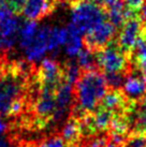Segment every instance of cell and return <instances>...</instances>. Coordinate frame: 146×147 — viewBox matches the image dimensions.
<instances>
[{
    "instance_id": "14",
    "label": "cell",
    "mask_w": 146,
    "mask_h": 147,
    "mask_svg": "<svg viewBox=\"0 0 146 147\" xmlns=\"http://www.w3.org/2000/svg\"><path fill=\"white\" fill-rule=\"evenodd\" d=\"M78 65L81 67L82 71H88V70H95L98 68L97 58H96V52L87 49L84 46V49L78 54L76 59Z\"/></svg>"
},
{
    "instance_id": "5",
    "label": "cell",
    "mask_w": 146,
    "mask_h": 147,
    "mask_svg": "<svg viewBox=\"0 0 146 147\" xmlns=\"http://www.w3.org/2000/svg\"><path fill=\"white\" fill-rule=\"evenodd\" d=\"M23 21L4 2L0 1V52H7L18 42Z\"/></svg>"
},
{
    "instance_id": "7",
    "label": "cell",
    "mask_w": 146,
    "mask_h": 147,
    "mask_svg": "<svg viewBox=\"0 0 146 147\" xmlns=\"http://www.w3.org/2000/svg\"><path fill=\"white\" fill-rule=\"evenodd\" d=\"M117 28L114 26L109 20L102 22L101 24L96 26L93 30L85 34L84 44L85 47L91 49L93 52H98L109 45L113 41Z\"/></svg>"
},
{
    "instance_id": "8",
    "label": "cell",
    "mask_w": 146,
    "mask_h": 147,
    "mask_svg": "<svg viewBox=\"0 0 146 147\" xmlns=\"http://www.w3.org/2000/svg\"><path fill=\"white\" fill-rule=\"evenodd\" d=\"M122 90L130 102L139 103L146 97V75L140 70L130 67Z\"/></svg>"
},
{
    "instance_id": "19",
    "label": "cell",
    "mask_w": 146,
    "mask_h": 147,
    "mask_svg": "<svg viewBox=\"0 0 146 147\" xmlns=\"http://www.w3.org/2000/svg\"><path fill=\"white\" fill-rule=\"evenodd\" d=\"M40 147H68V145L66 144V142L62 140L60 135H56V136H52L49 138L45 141L41 142L39 144Z\"/></svg>"
},
{
    "instance_id": "12",
    "label": "cell",
    "mask_w": 146,
    "mask_h": 147,
    "mask_svg": "<svg viewBox=\"0 0 146 147\" xmlns=\"http://www.w3.org/2000/svg\"><path fill=\"white\" fill-rule=\"evenodd\" d=\"M60 136L68 146L78 145L82 136H83L80 120L75 118L74 116H71L62 127Z\"/></svg>"
},
{
    "instance_id": "25",
    "label": "cell",
    "mask_w": 146,
    "mask_h": 147,
    "mask_svg": "<svg viewBox=\"0 0 146 147\" xmlns=\"http://www.w3.org/2000/svg\"><path fill=\"white\" fill-rule=\"evenodd\" d=\"M68 147H81L80 145H72V146H68Z\"/></svg>"
},
{
    "instance_id": "22",
    "label": "cell",
    "mask_w": 146,
    "mask_h": 147,
    "mask_svg": "<svg viewBox=\"0 0 146 147\" xmlns=\"http://www.w3.org/2000/svg\"><path fill=\"white\" fill-rule=\"evenodd\" d=\"M0 147H12L10 140L4 134H0Z\"/></svg>"
},
{
    "instance_id": "24",
    "label": "cell",
    "mask_w": 146,
    "mask_h": 147,
    "mask_svg": "<svg viewBox=\"0 0 146 147\" xmlns=\"http://www.w3.org/2000/svg\"><path fill=\"white\" fill-rule=\"evenodd\" d=\"M22 147H40L39 146V144L36 145V144H27V145H24V146Z\"/></svg>"
},
{
    "instance_id": "26",
    "label": "cell",
    "mask_w": 146,
    "mask_h": 147,
    "mask_svg": "<svg viewBox=\"0 0 146 147\" xmlns=\"http://www.w3.org/2000/svg\"><path fill=\"white\" fill-rule=\"evenodd\" d=\"M0 1H1V0H0Z\"/></svg>"
},
{
    "instance_id": "20",
    "label": "cell",
    "mask_w": 146,
    "mask_h": 147,
    "mask_svg": "<svg viewBox=\"0 0 146 147\" xmlns=\"http://www.w3.org/2000/svg\"><path fill=\"white\" fill-rule=\"evenodd\" d=\"M124 3L127 8L130 9L131 11H134L137 12L138 10L142 9L144 7V3H145L146 0H122Z\"/></svg>"
},
{
    "instance_id": "18",
    "label": "cell",
    "mask_w": 146,
    "mask_h": 147,
    "mask_svg": "<svg viewBox=\"0 0 146 147\" xmlns=\"http://www.w3.org/2000/svg\"><path fill=\"white\" fill-rule=\"evenodd\" d=\"M88 142L86 143L85 147H105L109 141L107 134H97L91 138H88Z\"/></svg>"
},
{
    "instance_id": "17",
    "label": "cell",
    "mask_w": 146,
    "mask_h": 147,
    "mask_svg": "<svg viewBox=\"0 0 146 147\" xmlns=\"http://www.w3.org/2000/svg\"><path fill=\"white\" fill-rule=\"evenodd\" d=\"M97 2L104 9L106 14L125 7V3L122 0H97Z\"/></svg>"
},
{
    "instance_id": "15",
    "label": "cell",
    "mask_w": 146,
    "mask_h": 147,
    "mask_svg": "<svg viewBox=\"0 0 146 147\" xmlns=\"http://www.w3.org/2000/svg\"><path fill=\"white\" fill-rule=\"evenodd\" d=\"M62 72H64V80L70 84H75L78 78L82 74V69L78 65L76 60H68L62 67Z\"/></svg>"
},
{
    "instance_id": "6",
    "label": "cell",
    "mask_w": 146,
    "mask_h": 147,
    "mask_svg": "<svg viewBox=\"0 0 146 147\" xmlns=\"http://www.w3.org/2000/svg\"><path fill=\"white\" fill-rule=\"evenodd\" d=\"M144 32V25L141 20L140 15H133L132 17L128 18L125 24L122 26L119 30V36L117 39V44L119 47L128 54L132 51L134 45L137 44L138 40Z\"/></svg>"
},
{
    "instance_id": "16",
    "label": "cell",
    "mask_w": 146,
    "mask_h": 147,
    "mask_svg": "<svg viewBox=\"0 0 146 147\" xmlns=\"http://www.w3.org/2000/svg\"><path fill=\"white\" fill-rule=\"evenodd\" d=\"M122 147H146V134L140 131H131Z\"/></svg>"
},
{
    "instance_id": "21",
    "label": "cell",
    "mask_w": 146,
    "mask_h": 147,
    "mask_svg": "<svg viewBox=\"0 0 146 147\" xmlns=\"http://www.w3.org/2000/svg\"><path fill=\"white\" fill-rule=\"evenodd\" d=\"M5 3L8 4L10 8L12 9L14 12H22L24 8L26 0H3Z\"/></svg>"
},
{
    "instance_id": "23",
    "label": "cell",
    "mask_w": 146,
    "mask_h": 147,
    "mask_svg": "<svg viewBox=\"0 0 146 147\" xmlns=\"http://www.w3.org/2000/svg\"><path fill=\"white\" fill-rule=\"evenodd\" d=\"M7 128H8V125L3 120L2 116L0 115V134H4V132L7 131Z\"/></svg>"
},
{
    "instance_id": "13",
    "label": "cell",
    "mask_w": 146,
    "mask_h": 147,
    "mask_svg": "<svg viewBox=\"0 0 146 147\" xmlns=\"http://www.w3.org/2000/svg\"><path fill=\"white\" fill-rule=\"evenodd\" d=\"M133 130L146 134V97L137 103L133 111Z\"/></svg>"
},
{
    "instance_id": "2",
    "label": "cell",
    "mask_w": 146,
    "mask_h": 147,
    "mask_svg": "<svg viewBox=\"0 0 146 147\" xmlns=\"http://www.w3.org/2000/svg\"><path fill=\"white\" fill-rule=\"evenodd\" d=\"M109 91V85L104 74L98 69L83 71L75 83L74 100L76 105L72 109V116L81 118L93 113L100 105Z\"/></svg>"
},
{
    "instance_id": "9",
    "label": "cell",
    "mask_w": 146,
    "mask_h": 147,
    "mask_svg": "<svg viewBox=\"0 0 146 147\" xmlns=\"http://www.w3.org/2000/svg\"><path fill=\"white\" fill-rule=\"evenodd\" d=\"M57 1L58 0H26L22 13L27 21L38 22L53 12Z\"/></svg>"
},
{
    "instance_id": "4",
    "label": "cell",
    "mask_w": 146,
    "mask_h": 147,
    "mask_svg": "<svg viewBox=\"0 0 146 147\" xmlns=\"http://www.w3.org/2000/svg\"><path fill=\"white\" fill-rule=\"evenodd\" d=\"M98 68L104 74H127L130 69L129 56L117 42H111L105 47L96 52Z\"/></svg>"
},
{
    "instance_id": "10",
    "label": "cell",
    "mask_w": 146,
    "mask_h": 147,
    "mask_svg": "<svg viewBox=\"0 0 146 147\" xmlns=\"http://www.w3.org/2000/svg\"><path fill=\"white\" fill-rule=\"evenodd\" d=\"M130 67L140 70L146 75V32H144L138 40L137 44L129 54Z\"/></svg>"
},
{
    "instance_id": "1",
    "label": "cell",
    "mask_w": 146,
    "mask_h": 147,
    "mask_svg": "<svg viewBox=\"0 0 146 147\" xmlns=\"http://www.w3.org/2000/svg\"><path fill=\"white\" fill-rule=\"evenodd\" d=\"M27 63L0 65V115L14 117L25 109L30 88Z\"/></svg>"
},
{
    "instance_id": "3",
    "label": "cell",
    "mask_w": 146,
    "mask_h": 147,
    "mask_svg": "<svg viewBox=\"0 0 146 147\" xmlns=\"http://www.w3.org/2000/svg\"><path fill=\"white\" fill-rule=\"evenodd\" d=\"M106 20V12L97 0H74L72 2L70 25L83 36Z\"/></svg>"
},
{
    "instance_id": "11",
    "label": "cell",
    "mask_w": 146,
    "mask_h": 147,
    "mask_svg": "<svg viewBox=\"0 0 146 147\" xmlns=\"http://www.w3.org/2000/svg\"><path fill=\"white\" fill-rule=\"evenodd\" d=\"M68 34H67V40L64 45L65 53L69 57H77L81 51L84 49V41H83V34H82L77 29H75L72 25L67 26Z\"/></svg>"
}]
</instances>
